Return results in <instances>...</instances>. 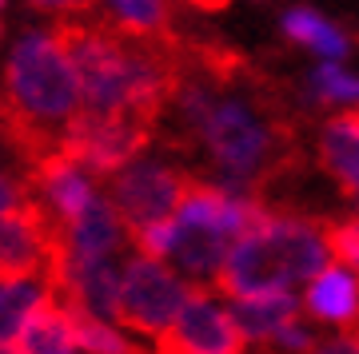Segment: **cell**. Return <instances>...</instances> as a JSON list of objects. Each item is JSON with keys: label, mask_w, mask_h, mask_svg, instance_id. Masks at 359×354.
Here are the masks:
<instances>
[{"label": "cell", "mask_w": 359, "mask_h": 354, "mask_svg": "<svg viewBox=\"0 0 359 354\" xmlns=\"http://www.w3.org/2000/svg\"><path fill=\"white\" fill-rule=\"evenodd\" d=\"M84 112L80 80L48 32H25L0 80V139L32 171L52 160L65 127Z\"/></svg>", "instance_id": "obj_1"}, {"label": "cell", "mask_w": 359, "mask_h": 354, "mask_svg": "<svg viewBox=\"0 0 359 354\" xmlns=\"http://www.w3.org/2000/svg\"><path fill=\"white\" fill-rule=\"evenodd\" d=\"M323 267H332L327 227L304 215H268L231 243L224 267L216 271V291L236 299L259 295H292V287L311 283Z\"/></svg>", "instance_id": "obj_2"}, {"label": "cell", "mask_w": 359, "mask_h": 354, "mask_svg": "<svg viewBox=\"0 0 359 354\" xmlns=\"http://www.w3.org/2000/svg\"><path fill=\"white\" fill-rule=\"evenodd\" d=\"M192 136L204 143V152L212 155V164L219 167L224 183L216 187L231 191V195H252L264 179L283 167V148H287V127L276 115L259 112L256 104L240 100V96H216L208 112L200 115V124L192 127Z\"/></svg>", "instance_id": "obj_3"}, {"label": "cell", "mask_w": 359, "mask_h": 354, "mask_svg": "<svg viewBox=\"0 0 359 354\" xmlns=\"http://www.w3.org/2000/svg\"><path fill=\"white\" fill-rule=\"evenodd\" d=\"M104 183V199L116 211L120 227L128 231H144L152 223H168L176 219L180 203L192 187V176H184L176 167L156 164V160H132L128 167L112 171Z\"/></svg>", "instance_id": "obj_4"}, {"label": "cell", "mask_w": 359, "mask_h": 354, "mask_svg": "<svg viewBox=\"0 0 359 354\" xmlns=\"http://www.w3.org/2000/svg\"><path fill=\"white\" fill-rule=\"evenodd\" d=\"M156 136L152 124H144L136 115H88L80 112L72 124L65 127V136H60V148L56 155L68 160L72 167H88L92 176L108 179L112 171L120 167H128L136 155L148 148V139Z\"/></svg>", "instance_id": "obj_5"}, {"label": "cell", "mask_w": 359, "mask_h": 354, "mask_svg": "<svg viewBox=\"0 0 359 354\" xmlns=\"http://www.w3.org/2000/svg\"><path fill=\"white\" fill-rule=\"evenodd\" d=\"M184 303H188V287L180 283L176 271L152 259H132L116 291L112 318L140 334H164Z\"/></svg>", "instance_id": "obj_6"}, {"label": "cell", "mask_w": 359, "mask_h": 354, "mask_svg": "<svg viewBox=\"0 0 359 354\" xmlns=\"http://www.w3.org/2000/svg\"><path fill=\"white\" fill-rule=\"evenodd\" d=\"M248 339L231 323L228 306L208 299L204 291H188L172 327L160 334L152 354H244Z\"/></svg>", "instance_id": "obj_7"}, {"label": "cell", "mask_w": 359, "mask_h": 354, "mask_svg": "<svg viewBox=\"0 0 359 354\" xmlns=\"http://www.w3.org/2000/svg\"><path fill=\"white\" fill-rule=\"evenodd\" d=\"M104 24L132 40H172V0H96Z\"/></svg>", "instance_id": "obj_8"}, {"label": "cell", "mask_w": 359, "mask_h": 354, "mask_svg": "<svg viewBox=\"0 0 359 354\" xmlns=\"http://www.w3.org/2000/svg\"><path fill=\"white\" fill-rule=\"evenodd\" d=\"M304 303L320 323L351 327V323H359V275H351L347 267H323L308 283Z\"/></svg>", "instance_id": "obj_9"}, {"label": "cell", "mask_w": 359, "mask_h": 354, "mask_svg": "<svg viewBox=\"0 0 359 354\" xmlns=\"http://www.w3.org/2000/svg\"><path fill=\"white\" fill-rule=\"evenodd\" d=\"M320 155H323V167L347 191V199L359 203V112H344L327 120L320 136Z\"/></svg>", "instance_id": "obj_10"}, {"label": "cell", "mask_w": 359, "mask_h": 354, "mask_svg": "<svg viewBox=\"0 0 359 354\" xmlns=\"http://www.w3.org/2000/svg\"><path fill=\"white\" fill-rule=\"evenodd\" d=\"M116 291H120V267L112 259H72V287L68 299H76L88 315L112 318L116 311ZM65 303V299H60Z\"/></svg>", "instance_id": "obj_11"}, {"label": "cell", "mask_w": 359, "mask_h": 354, "mask_svg": "<svg viewBox=\"0 0 359 354\" xmlns=\"http://www.w3.org/2000/svg\"><path fill=\"white\" fill-rule=\"evenodd\" d=\"M120 219L108 207L104 195H92V203L80 211V219L68 227V243H72V259H108L120 247Z\"/></svg>", "instance_id": "obj_12"}, {"label": "cell", "mask_w": 359, "mask_h": 354, "mask_svg": "<svg viewBox=\"0 0 359 354\" xmlns=\"http://www.w3.org/2000/svg\"><path fill=\"white\" fill-rule=\"evenodd\" d=\"M231 323L240 327L248 342H268L283 323L299 318V299L295 295H259V299H236L231 303Z\"/></svg>", "instance_id": "obj_13"}, {"label": "cell", "mask_w": 359, "mask_h": 354, "mask_svg": "<svg viewBox=\"0 0 359 354\" xmlns=\"http://www.w3.org/2000/svg\"><path fill=\"white\" fill-rule=\"evenodd\" d=\"M16 351L20 354H76V342H72L65 311L52 303L48 295H44L36 303V311L25 318V327L16 334Z\"/></svg>", "instance_id": "obj_14"}, {"label": "cell", "mask_w": 359, "mask_h": 354, "mask_svg": "<svg viewBox=\"0 0 359 354\" xmlns=\"http://www.w3.org/2000/svg\"><path fill=\"white\" fill-rule=\"evenodd\" d=\"M283 32H287V40H295V44L320 52L327 64L344 60L347 52H351L344 32H339L332 20H323L320 13H311V8H292V13L283 16Z\"/></svg>", "instance_id": "obj_15"}, {"label": "cell", "mask_w": 359, "mask_h": 354, "mask_svg": "<svg viewBox=\"0 0 359 354\" xmlns=\"http://www.w3.org/2000/svg\"><path fill=\"white\" fill-rule=\"evenodd\" d=\"M44 299L40 283H16L0 295V342H13L25 327V318L36 311V303Z\"/></svg>", "instance_id": "obj_16"}, {"label": "cell", "mask_w": 359, "mask_h": 354, "mask_svg": "<svg viewBox=\"0 0 359 354\" xmlns=\"http://www.w3.org/2000/svg\"><path fill=\"white\" fill-rule=\"evenodd\" d=\"M311 96L320 104H359V76H351L347 68L323 60L308 80Z\"/></svg>", "instance_id": "obj_17"}, {"label": "cell", "mask_w": 359, "mask_h": 354, "mask_svg": "<svg viewBox=\"0 0 359 354\" xmlns=\"http://www.w3.org/2000/svg\"><path fill=\"white\" fill-rule=\"evenodd\" d=\"M327 251H332V259L347 263L351 275H359V219H344V223L327 227Z\"/></svg>", "instance_id": "obj_18"}, {"label": "cell", "mask_w": 359, "mask_h": 354, "mask_svg": "<svg viewBox=\"0 0 359 354\" xmlns=\"http://www.w3.org/2000/svg\"><path fill=\"white\" fill-rule=\"evenodd\" d=\"M271 346L283 354H311V346H316V334H311V327H304L299 318H292V323H283L276 334H271Z\"/></svg>", "instance_id": "obj_19"}, {"label": "cell", "mask_w": 359, "mask_h": 354, "mask_svg": "<svg viewBox=\"0 0 359 354\" xmlns=\"http://www.w3.org/2000/svg\"><path fill=\"white\" fill-rule=\"evenodd\" d=\"M25 199H28L25 179H8V176H0V215H8V211H13V207H20Z\"/></svg>", "instance_id": "obj_20"}, {"label": "cell", "mask_w": 359, "mask_h": 354, "mask_svg": "<svg viewBox=\"0 0 359 354\" xmlns=\"http://www.w3.org/2000/svg\"><path fill=\"white\" fill-rule=\"evenodd\" d=\"M40 13H92L96 0H28Z\"/></svg>", "instance_id": "obj_21"}, {"label": "cell", "mask_w": 359, "mask_h": 354, "mask_svg": "<svg viewBox=\"0 0 359 354\" xmlns=\"http://www.w3.org/2000/svg\"><path fill=\"white\" fill-rule=\"evenodd\" d=\"M311 354H359V342L351 334H339V339H327V342H316Z\"/></svg>", "instance_id": "obj_22"}, {"label": "cell", "mask_w": 359, "mask_h": 354, "mask_svg": "<svg viewBox=\"0 0 359 354\" xmlns=\"http://www.w3.org/2000/svg\"><path fill=\"white\" fill-rule=\"evenodd\" d=\"M0 354H20V351H16V342H0Z\"/></svg>", "instance_id": "obj_23"}, {"label": "cell", "mask_w": 359, "mask_h": 354, "mask_svg": "<svg viewBox=\"0 0 359 354\" xmlns=\"http://www.w3.org/2000/svg\"><path fill=\"white\" fill-rule=\"evenodd\" d=\"M351 339H355V342H359V330H355V334H351Z\"/></svg>", "instance_id": "obj_24"}, {"label": "cell", "mask_w": 359, "mask_h": 354, "mask_svg": "<svg viewBox=\"0 0 359 354\" xmlns=\"http://www.w3.org/2000/svg\"><path fill=\"white\" fill-rule=\"evenodd\" d=\"M0 8H4V0H0Z\"/></svg>", "instance_id": "obj_25"}]
</instances>
